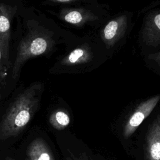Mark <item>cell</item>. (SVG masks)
Wrapping results in <instances>:
<instances>
[{
  "instance_id": "3",
  "label": "cell",
  "mask_w": 160,
  "mask_h": 160,
  "mask_svg": "<svg viewBox=\"0 0 160 160\" xmlns=\"http://www.w3.org/2000/svg\"><path fill=\"white\" fill-rule=\"evenodd\" d=\"M16 11V6L0 4V50L4 63L8 69L11 66L9 60L11 26Z\"/></svg>"
},
{
  "instance_id": "10",
  "label": "cell",
  "mask_w": 160,
  "mask_h": 160,
  "mask_svg": "<svg viewBox=\"0 0 160 160\" xmlns=\"http://www.w3.org/2000/svg\"><path fill=\"white\" fill-rule=\"evenodd\" d=\"M91 58L90 51L86 48L81 47L72 51L62 60L61 63L66 66L83 64L89 61Z\"/></svg>"
},
{
  "instance_id": "9",
  "label": "cell",
  "mask_w": 160,
  "mask_h": 160,
  "mask_svg": "<svg viewBox=\"0 0 160 160\" xmlns=\"http://www.w3.org/2000/svg\"><path fill=\"white\" fill-rule=\"evenodd\" d=\"M27 154L29 160H55L46 142L40 138L31 142Z\"/></svg>"
},
{
  "instance_id": "16",
  "label": "cell",
  "mask_w": 160,
  "mask_h": 160,
  "mask_svg": "<svg viewBox=\"0 0 160 160\" xmlns=\"http://www.w3.org/2000/svg\"><path fill=\"white\" fill-rule=\"evenodd\" d=\"M0 98H1V96H0Z\"/></svg>"
},
{
  "instance_id": "13",
  "label": "cell",
  "mask_w": 160,
  "mask_h": 160,
  "mask_svg": "<svg viewBox=\"0 0 160 160\" xmlns=\"http://www.w3.org/2000/svg\"><path fill=\"white\" fill-rule=\"evenodd\" d=\"M8 68L6 66L0 50V88L4 84L8 75Z\"/></svg>"
},
{
  "instance_id": "7",
  "label": "cell",
  "mask_w": 160,
  "mask_h": 160,
  "mask_svg": "<svg viewBox=\"0 0 160 160\" xmlns=\"http://www.w3.org/2000/svg\"><path fill=\"white\" fill-rule=\"evenodd\" d=\"M145 151L147 160H160V114L149 128Z\"/></svg>"
},
{
  "instance_id": "4",
  "label": "cell",
  "mask_w": 160,
  "mask_h": 160,
  "mask_svg": "<svg viewBox=\"0 0 160 160\" xmlns=\"http://www.w3.org/2000/svg\"><path fill=\"white\" fill-rule=\"evenodd\" d=\"M160 99V94H157L143 102H141L134 110L126 121L123 136L129 138L138 129L142 121L151 113Z\"/></svg>"
},
{
  "instance_id": "8",
  "label": "cell",
  "mask_w": 160,
  "mask_h": 160,
  "mask_svg": "<svg viewBox=\"0 0 160 160\" xmlns=\"http://www.w3.org/2000/svg\"><path fill=\"white\" fill-rule=\"evenodd\" d=\"M59 16L64 21L76 26H82L86 22L94 21L98 18L91 11L82 8L62 9Z\"/></svg>"
},
{
  "instance_id": "5",
  "label": "cell",
  "mask_w": 160,
  "mask_h": 160,
  "mask_svg": "<svg viewBox=\"0 0 160 160\" xmlns=\"http://www.w3.org/2000/svg\"><path fill=\"white\" fill-rule=\"evenodd\" d=\"M142 38L147 45L157 46L160 44V10L150 12L146 18Z\"/></svg>"
},
{
  "instance_id": "1",
  "label": "cell",
  "mask_w": 160,
  "mask_h": 160,
  "mask_svg": "<svg viewBox=\"0 0 160 160\" xmlns=\"http://www.w3.org/2000/svg\"><path fill=\"white\" fill-rule=\"evenodd\" d=\"M42 91V84L36 82L17 96L0 124V139L16 136L26 128L39 106Z\"/></svg>"
},
{
  "instance_id": "2",
  "label": "cell",
  "mask_w": 160,
  "mask_h": 160,
  "mask_svg": "<svg viewBox=\"0 0 160 160\" xmlns=\"http://www.w3.org/2000/svg\"><path fill=\"white\" fill-rule=\"evenodd\" d=\"M54 45L51 32L42 26L36 24L31 27L20 42L12 69V76H19L24 64L29 59L50 51Z\"/></svg>"
},
{
  "instance_id": "6",
  "label": "cell",
  "mask_w": 160,
  "mask_h": 160,
  "mask_svg": "<svg viewBox=\"0 0 160 160\" xmlns=\"http://www.w3.org/2000/svg\"><path fill=\"white\" fill-rule=\"evenodd\" d=\"M127 27V17L121 15L110 21L104 28L101 38L107 48L112 46L124 35Z\"/></svg>"
},
{
  "instance_id": "11",
  "label": "cell",
  "mask_w": 160,
  "mask_h": 160,
  "mask_svg": "<svg viewBox=\"0 0 160 160\" xmlns=\"http://www.w3.org/2000/svg\"><path fill=\"white\" fill-rule=\"evenodd\" d=\"M49 121L54 129L62 130L69 125L70 118L66 111L63 110H57L51 114Z\"/></svg>"
},
{
  "instance_id": "12",
  "label": "cell",
  "mask_w": 160,
  "mask_h": 160,
  "mask_svg": "<svg viewBox=\"0 0 160 160\" xmlns=\"http://www.w3.org/2000/svg\"><path fill=\"white\" fill-rule=\"evenodd\" d=\"M65 160H93V159L86 152H82L78 154H75L71 152H68L65 156Z\"/></svg>"
},
{
  "instance_id": "17",
  "label": "cell",
  "mask_w": 160,
  "mask_h": 160,
  "mask_svg": "<svg viewBox=\"0 0 160 160\" xmlns=\"http://www.w3.org/2000/svg\"><path fill=\"white\" fill-rule=\"evenodd\" d=\"M101 160H103V159H101Z\"/></svg>"
},
{
  "instance_id": "14",
  "label": "cell",
  "mask_w": 160,
  "mask_h": 160,
  "mask_svg": "<svg viewBox=\"0 0 160 160\" xmlns=\"http://www.w3.org/2000/svg\"><path fill=\"white\" fill-rule=\"evenodd\" d=\"M74 0H49V2H52L54 4H68L74 2Z\"/></svg>"
},
{
  "instance_id": "15",
  "label": "cell",
  "mask_w": 160,
  "mask_h": 160,
  "mask_svg": "<svg viewBox=\"0 0 160 160\" xmlns=\"http://www.w3.org/2000/svg\"><path fill=\"white\" fill-rule=\"evenodd\" d=\"M26 160H29V159H28H28H26Z\"/></svg>"
}]
</instances>
